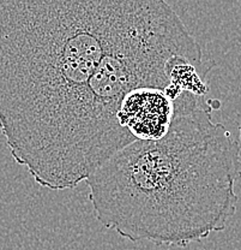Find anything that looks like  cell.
<instances>
[{"label":"cell","instance_id":"6da1fadb","mask_svg":"<svg viewBox=\"0 0 241 250\" xmlns=\"http://www.w3.org/2000/svg\"><path fill=\"white\" fill-rule=\"evenodd\" d=\"M215 66L166 0H0V131L38 186L74 189L133 137L126 94Z\"/></svg>","mask_w":241,"mask_h":250},{"label":"cell","instance_id":"7a4b0ae2","mask_svg":"<svg viewBox=\"0 0 241 250\" xmlns=\"http://www.w3.org/2000/svg\"><path fill=\"white\" fill-rule=\"evenodd\" d=\"M212 111L205 95L183 90L165 136L132 141L88 177L101 225L160 247H186L229 225L240 147Z\"/></svg>","mask_w":241,"mask_h":250},{"label":"cell","instance_id":"3957f363","mask_svg":"<svg viewBox=\"0 0 241 250\" xmlns=\"http://www.w3.org/2000/svg\"><path fill=\"white\" fill-rule=\"evenodd\" d=\"M173 116V100L165 90L138 88L126 94L118 111V123L134 140L165 136Z\"/></svg>","mask_w":241,"mask_h":250}]
</instances>
